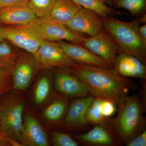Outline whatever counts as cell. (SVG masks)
<instances>
[{
    "mask_svg": "<svg viewBox=\"0 0 146 146\" xmlns=\"http://www.w3.org/2000/svg\"><path fill=\"white\" fill-rule=\"evenodd\" d=\"M69 69L85 84L92 96L110 100L116 106L130 91L138 89L134 82L121 75L115 68L75 63Z\"/></svg>",
    "mask_w": 146,
    "mask_h": 146,
    "instance_id": "cell-1",
    "label": "cell"
},
{
    "mask_svg": "<svg viewBox=\"0 0 146 146\" xmlns=\"http://www.w3.org/2000/svg\"><path fill=\"white\" fill-rule=\"evenodd\" d=\"M138 93L126 96L117 106V115L113 127L123 143L126 144L146 129V81Z\"/></svg>",
    "mask_w": 146,
    "mask_h": 146,
    "instance_id": "cell-2",
    "label": "cell"
},
{
    "mask_svg": "<svg viewBox=\"0 0 146 146\" xmlns=\"http://www.w3.org/2000/svg\"><path fill=\"white\" fill-rule=\"evenodd\" d=\"M104 27L114 36L119 45V53L129 54L146 65V40L139 32L142 24L139 18L125 22L113 16L103 18Z\"/></svg>",
    "mask_w": 146,
    "mask_h": 146,
    "instance_id": "cell-3",
    "label": "cell"
},
{
    "mask_svg": "<svg viewBox=\"0 0 146 146\" xmlns=\"http://www.w3.org/2000/svg\"><path fill=\"white\" fill-rule=\"evenodd\" d=\"M25 106L24 98L16 94H9L0 102L1 131L12 143L21 142Z\"/></svg>",
    "mask_w": 146,
    "mask_h": 146,
    "instance_id": "cell-4",
    "label": "cell"
},
{
    "mask_svg": "<svg viewBox=\"0 0 146 146\" xmlns=\"http://www.w3.org/2000/svg\"><path fill=\"white\" fill-rule=\"evenodd\" d=\"M25 27L34 32L42 40L53 42L65 40L82 44L86 38L83 34L73 32L65 26L51 21L48 17H36Z\"/></svg>",
    "mask_w": 146,
    "mask_h": 146,
    "instance_id": "cell-5",
    "label": "cell"
},
{
    "mask_svg": "<svg viewBox=\"0 0 146 146\" xmlns=\"http://www.w3.org/2000/svg\"><path fill=\"white\" fill-rule=\"evenodd\" d=\"M73 136L84 146H120L123 144L114 129L113 118H107L103 122L94 125L86 133Z\"/></svg>",
    "mask_w": 146,
    "mask_h": 146,
    "instance_id": "cell-6",
    "label": "cell"
},
{
    "mask_svg": "<svg viewBox=\"0 0 146 146\" xmlns=\"http://www.w3.org/2000/svg\"><path fill=\"white\" fill-rule=\"evenodd\" d=\"M34 58L39 68H69L75 62L65 54L58 42L43 40Z\"/></svg>",
    "mask_w": 146,
    "mask_h": 146,
    "instance_id": "cell-7",
    "label": "cell"
},
{
    "mask_svg": "<svg viewBox=\"0 0 146 146\" xmlns=\"http://www.w3.org/2000/svg\"><path fill=\"white\" fill-rule=\"evenodd\" d=\"M82 44L113 65L116 56L119 53L120 48L117 42L109 31L105 28L94 36L86 37Z\"/></svg>",
    "mask_w": 146,
    "mask_h": 146,
    "instance_id": "cell-8",
    "label": "cell"
},
{
    "mask_svg": "<svg viewBox=\"0 0 146 146\" xmlns=\"http://www.w3.org/2000/svg\"><path fill=\"white\" fill-rule=\"evenodd\" d=\"M58 68L54 74V83L60 94L73 98L92 96L85 84L69 68Z\"/></svg>",
    "mask_w": 146,
    "mask_h": 146,
    "instance_id": "cell-9",
    "label": "cell"
},
{
    "mask_svg": "<svg viewBox=\"0 0 146 146\" xmlns=\"http://www.w3.org/2000/svg\"><path fill=\"white\" fill-rule=\"evenodd\" d=\"M65 27L75 33L93 36L104 28L103 18L94 11L82 7Z\"/></svg>",
    "mask_w": 146,
    "mask_h": 146,
    "instance_id": "cell-10",
    "label": "cell"
},
{
    "mask_svg": "<svg viewBox=\"0 0 146 146\" xmlns=\"http://www.w3.org/2000/svg\"><path fill=\"white\" fill-rule=\"evenodd\" d=\"M64 52L75 63L103 68H114L112 63L100 57L80 44L58 41Z\"/></svg>",
    "mask_w": 146,
    "mask_h": 146,
    "instance_id": "cell-11",
    "label": "cell"
},
{
    "mask_svg": "<svg viewBox=\"0 0 146 146\" xmlns=\"http://www.w3.org/2000/svg\"><path fill=\"white\" fill-rule=\"evenodd\" d=\"M94 98L92 96L81 97L72 101L62 122L63 126L68 130L86 128L89 125L85 119V113Z\"/></svg>",
    "mask_w": 146,
    "mask_h": 146,
    "instance_id": "cell-12",
    "label": "cell"
},
{
    "mask_svg": "<svg viewBox=\"0 0 146 146\" xmlns=\"http://www.w3.org/2000/svg\"><path fill=\"white\" fill-rule=\"evenodd\" d=\"M21 143L29 146H49L46 133L36 118L31 113L24 116Z\"/></svg>",
    "mask_w": 146,
    "mask_h": 146,
    "instance_id": "cell-13",
    "label": "cell"
},
{
    "mask_svg": "<svg viewBox=\"0 0 146 146\" xmlns=\"http://www.w3.org/2000/svg\"><path fill=\"white\" fill-rule=\"evenodd\" d=\"M37 68H39L34 58L33 59L27 57L17 59L11 72L13 88L20 91L28 88Z\"/></svg>",
    "mask_w": 146,
    "mask_h": 146,
    "instance_id": "cell-14",
    "label": "cell"
},
{
    "mask_svg": "<svg viewBox=\"0 0 146 146\" xmlns=\"http://www.w3.org/2000/svg\"><path fill=\"white\" fill-rule=\"evenodd\" d=\"M114 65L123 76L146 80V65L132 55L119 53L115 57Z\"/></svg>",
    "mask_w": 146,
    "mask_h": 146,
    "instance_id": "cell-15",
    "label": "cell"
},
{
    "mask_svg": "<svg viewBox=\"0 0 146 146\" xmlns=\"http://www.w3.org/2000/svg\"><path fill=\"white\" fill-rule=\"evenodd\" d=\"M6 39L33 54L37 52L43 41L34 32L25 26L10 28Z\"/></svg>",
    "mask_w": 146,
    "mask_h": 146,
    "instance_id": "cell-16",
    "label": "cell"
},
{
    "mask_svg": "<svg viewBox=\"0 0 146 146\" xmlns=\"http://www.w3.org/2000/svg\"><path fill=\"white\" fill-rule=\"evenodd\" d=\"M36 18L28 5L0 9V23L25 26Z\"/></svg>",
    "mask_w": 146,
    "mask_h": 146,
    "instance_id": "cell-17",
    "label": "cell"
},
{
    "mask_svg": "<svg viewBox=\"0 0 146 146\" xmlns=\"http://www.w3.org/2000/svg\"><path fill=\"white\" fill-rule=\"evenodd\" d=\"M82 8L70 0H56L48 18L65 26Z\"/></svg>",
    "mask_w": 146,
    "mask_h": 146,
    "instance_id": "cell-18",
    "label": "cell"
},
{
    "mask_svg": "<svg viewBox=\"0 0 146 146\" xmlns=\"http://www.w3.org/2000/svg\"><path fill=\"white\" fill-rule=\"evenodd\" d=\"M69 107L66 99L63 97L56 98L45 109L44 116L48 121L58 123L63 119Z\"/></svg>",
    "mask_w": 146,
    "mask_h": 146,
    "instance_id": "cell-19",
    "label": "cell"
},
{
    "mask_svg": "<svg viewBox=\"0 0 146 146\" xmlns=\"http://www.w3.org/2000/svg\"><path fill=\"white\" fill-rule=\"evenodd\" d=\"M112 6L127 9L131 18L146 15V0H112Z\"/></svg>",
    "mask_w": 146,
    "mask_h": 146,
    "instance_id": "cell-20",
    "label": "cell"
},
{
    "mask_svg": "<svg viewBox=\"0 0 146 146\" xmlns=\"http://www.w3.org/2000/svg\"><path fill=\"white\" fill-rule=\"evenodd\" d=\"M83 8L88 9L96 12L103 18L110 16L124 14L117 11L111 7L104 3L100 0H70Z\"/></svg>",
    "mask_w": 146,
    "mask_h": 146,
    "instance_id": "cell-21",
    "label": "cell"
},
{
    "mask_svg": "<svg viewBox=\"0 0 146 146\" xmlns=\"http://www.w3.org/2000/svg\"><path fill=\"white\" fill-rule=\"evenodd\" d=\"M102 100V98L94 97L87 108L85 113V119L89 125H96L107 119V118L105 117L103 114Z\"/></svg>",
    "mask_w": 146,
    "mask_h": 146,
    "instance_id": "cell-22",
    "label": "cell"
},
{
    "mask_svg": "<svg viewBox=\"0 0 146 146\" xmlns=\"http://www.w3.org/2000/svg\"><path fill=\"white\" fill-rule=\"evenodd\" d=\"M52 82L48 76L43 75L39 78L35 87L34 100L35 104L40 105L44 103L50 96Z\"/></svg>",
    "mask_w": 146,
    "mask_h": 146,
    "instance_id": "cell-23",
    "label": "cell"
},
{
    "mask_svg": "<svg viewBox=\"0 0 146 146\" xmlns=\"http://www.w3.org/2000/svg\"><path fill=\"white\" fill-rule=\"evenodd\" d=\"M56 0H29L28 6L38 18H48Z\"/></svg>",
    "mask_w": 146,
    "mask_h": 146,
    "instance_id": "cell-24",
    "label": "cell"
},
{
    "mask_svg": "<svg viewBox=\"0 0 146 146\" xmlns=\"http://www.w3.org/2000/svg\"><path fill=\"white\" fill-rule=\"evenodd\" d=\"M17 59V54L7 42L0 43V69L13 68Z\"/></svg>",
    "mask_w": 146,
    "mask_h": 146,
    "instance_id": "cell-25",
    "label": "cell"
},
{
    "mask_svg": "<svg viewBox=\"0 0 146 146\" xmlns=\"http://www.w3.org/2000/svg\"><path fill=\"white\" fill-rule=\"evenodd\" d=\"M52 138L55 146H78L77 141L67 133L59 131L52 133Z\"/></svg>",
    "mask_w": 146,
    "mask_h": 146,
    "instance_id": "cell-26",
    "label": "cell"
},
{
    "mask_svg": "<svg viewBox=\"0 0 146 146\" xmlns=\"http://www.w3.org/2000/svg\"><path fill=\"white\" fill-rule=\"evenodd\" d=\"M13 68L8 69H0V97L8 93L13 87L11 72Z\"/></svg>",
    "mask_w": 146,
    "mask_h": 146,
    "instance_id": "cell-27",
    "label": "cell"
},
{
    "mask_svg": "<svg viewBox=\"0 0 146 146\" xmlns=\"http://www.w3.org/2000/svg\"><path fill=\"white\" fill-rule=\"evenodd\" d=\"M101 106L103 114L105 118L110 117L117 110L116 104L110 100L102 98Z\"/></svg>",
    "mask_w": 146,
    "mask_h": 146,
    "instance_id": "cell-28",
    "label": "cell"
},
{
    "mask_svg": "<svg viewBox=\"0 0 146 146\" xmlns=\"http://www.w3.org/2000/svg\"><path fill=\"white\" fill-rule=\"evenodd\" d=\"M127 146H146V129L125 144Z\"/></svg>",
    "mask_w": 146,
    "mask_h": 146,
    "instance_id": "cell-29",
    "label": "cell"
},
{
    "mask_svg": "<svg viewBox=\"0 0 146 146\" xmlns=\"http://www.w3.org/2000/svg\"><path fill=\"white\" fill-rule=\"evenodd\" d=\"M29 0H0V9L18 6L28 5Z\"/></svg>",
    "mask_w": 146,
    "mask_h": 146,
    "instance_id": "cell-30",
    "label": "cell"
},
{
    "mask_svg": "<svg viewBox=\"0 0 146 146\" xmlns=\"http://www.w3.org/2000/svg\"><path fill=\"white\" fill-rule=\"evenodd\" d=\"M10 28L4 27L0 25V43L6 39L7 35Z\"/></svg>",
    "mask_w": 146,
    "mask_h": 146,
    "instance_id": "cell-31",
    "label": "cell"
},
{
    "mask_svg": "<svg viewBox=\"0 0 146 146\" xmlns=\"http://www.w3.org/2000/svg\"><path fill=\"white\" fill-rule=\"evenodd\" d=\"M10 143L9 140L5 136H4L3 134L2 133L0 128V146H7Z\"/></svg>",
    "mask_w": 146,
    "mask_h": 146,
    "instance_id": "cell-32",
    "label": "cell"
},
{
    "mask_svg": "<svg viewBox=\"0 0 146 146\" xmlns=\"http://www.w3.org/2000/svg\"><path fill=\"white\" fill-rule=\"evenodd\" d=\"M139 32L141 36L146 40V23L139 27Z\"/></svg>",
    "mask_w": 146,
    "mask_h": 146,
    "instance_id": "cell-33",
    "label": "cell"
},
{
    "mask_svg": "<svg viewBox=\"0 0 146 146\" xmlns=\"http://www.w3.org/2000/svg\"><path fill=\"white\" fill-rule=\"evenodd\" d=\"M100 1L109 6L112 7V0H100Z\"/></svg>",
    "mask_w": 146,
    "mask_h": 146,
    "instance_id": "cell-34",
    "label": "cell"
}]
</instances>
